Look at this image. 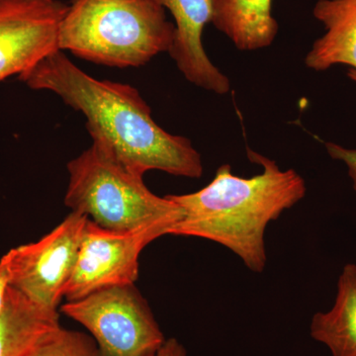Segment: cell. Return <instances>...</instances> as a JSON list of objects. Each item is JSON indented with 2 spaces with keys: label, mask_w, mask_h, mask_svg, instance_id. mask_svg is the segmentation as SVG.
Returning a JSON list of instances; mask_svg holds the SVG:
<instances>
[{
  "label": "cell",
  "mask_w": 356,
  "mask_h": 356,
  "mask_svg": "<svg viewBox=\"0 0 356 356\" xmlns=\"http://www.w3.org/2000/svg\"><path fill=\"white\" fill-rule=\"evenodd\" d=\"M18 79L34 90L55 93L81 112L92 140L133 172L144 175L149 170H161L175 177H202L197 149L186 138L166 132L154 122L151 107L137 88L89 76L63 51L50 54Z\"/></svg>",
  "instance_id": "6da1fadb"
},
{
  "label": "cell",
  "mask_w": 356,
  "mask_h": 356,
  "mask_svg": "<svg viewBox=\"0 0 356 356\" xmlns=\"http://www.w3.org/2000/svg\"><path fill=\"white\" fill-rule=\"evenodd\" d=\"M252 163L262 172L236 177L222 165L200 191L168 195L182 210V219L170 235L205 238L232 250L254 273L266 268L264 235L269 222L305 197L304 178L292 168L282 170L275 161L248 149Z\"/></svg>",
  "instance_id": "7a4b0ae2"
},
{
  "label": "cell",
  "mask_w": 356,
  "mask_h": 356,
  "mask_svg": "<svg viewBox=\"0 0 356 356\" xmlns=\"http://www.w3.org/2000/svg\"><path fill=\"white\" fill-rule=\"evenodd\" d=\"M175 26L152 0H72L58 48L95 64L138 67L170 51Z\"/></svg>",
  "instance_id": "3957f363"
},
{
  "label": "cell",
  "mask_w": 356,
  "mask_h": 356,
  "mask_svg": "<svg viewBox=\"0 0 356 356\" xmlns=\"http://www.w3.org/2000/svg\"><path fill=\"white\" fill-rule=\"evenodd\" d=\"M65 204L111 231H130L156 222H177L182 210L168 195H156L144 175L121 163L103 145H92L67 163Z\"/></svg>",
  "instance_id": "277c9868"
},
{
  "label": "cell",
  "mask_w": 356,
  "mask_h": 356,
  "mask_svg": "<svg viewBox=\"0 0 356 356\" xmlns=\"http://www.w3.org/2000/svg\"><path fill=\"white\" fill-rule=\"evenodd\" d=\"M60 311L90 332L100 356H154L165 341L135 284L98 290Z\"/></svg>",
  "instance_id": "5b68a950"
},
{
  "label": "cell",
  "mask_w": 356,
  "mask_h": 356,
  "mask_svg": "<svg viewBox=\"0 0 356 356\" xmlns=\"http://www.w3.org/2000/svg\"><path fill=\"white\" fill-rule=\"evenodd\" d=\"M175 224L161 221L130 231H111L88 219L64 298L74 301L105 288L135 284L140 252L156 238L170 235Z\"/></svg>",
  "instance_id": "8992f818"
},
{
  "label": "cell",
  "mask_w": 356,
  "mask_h": 356,
  "mask_svg": "<svg viewBox=\"0 0 356 356\" xmlns=\"http://www.w3.org/2000/svg\"><path fill=\"white\" fill-rule=\"evenodd\" d=\"M88 217L70 212L38 242L9 250L10 286L44 310L58 312L76 267Z\"/></svg>",
  "instance_id": "52a82bcc"
},
{
  "label": "cell",
  "mask_w": 356,
  "mask_h": 356,
  "mask_svg": "<svg viewBox=\"0 0 356 356\" xmlns=\"http://www.w3.org/2000/svg\"><path fill=\"white\" fill-rule=\"evenodd\" d=\"M67 9L60 0H0V83L60 51Z\"/></svg>",
  "instance_id": "ba28073f"
},
{
  "label": "cell",
  "mask_w": 356,
  "mask_h": 356,
  "mask_svg": "<svg viewBox=\"0 0 356 356\" xmlns=\"http://www.w3.org/2000/svg\"><path fill=\"white\" fill-rule=\"evenodd\" d=\"M152 1L168 9L175 19V37L168 53L185 79L205 90L227 95L231 90V81L211 62L202 43L204 29L212 24L214 0Z\"/></svg>",
  "instance_id": "9c48e42d"
},
{
  "label": "cell",
  "mask_w": 356,
  "mask_h": 356,
  "mask_svg": "<svg viewBox=\"0 0 356 356\" xmlns=\"http://www.w3.org/2000/svg\"><path fill=\"white\" fill-rule=\"evenodd\" d=\"M60 327L58 312L44 310L9 285L0 313V356H36Z\"/></svg>",
  "instance_id": "30bf717a"
},
{
  "label": "cell",
  "mask_w": 356,
  "mask_h": 356,
  "mask_svg": "<svg viewBox=\"0 0 356 356\" xmlns=\"http://www.w3.org/2000/svg\"><path fill=\"white\" fill-rule=\"evenodd\" d=\"M313 15L325 33L307 54L306 67L325 72L346 65L356 72V0H318Z\"/></svg>",
  "instance_id": "8fae6325"
},
{
  "label": "cell",
  "mask_w": 356,
  "mask_h": 356,
  "mask_svg": "<svg viewBox=\"0 0 356 356\" xmlns=\"http://www.w3.org/2000/svg\"><path fill=\"white\" fill-rule=\"evenodd\" d=\"M212 24L243 51L271 46L280 30L273 0H214Z\"/></svg>",
  "instance_id": "7c38bea8"
},
{
  "label": "cell",
  "mask_w": 356,
  "mask_h": 356,
  "mask_svg": "<svg viewBox=\"0 0 356 356\" xmlns=\"http://www.w3.org/2000/svg\"><path fill=\"white\" fill-rule=\"evenodd\" d=\"M310 334L325 344L332 356H356V266L343 267L334 305L329 312L315 314Z\"/></svg>",
  "instance_id": "4fadbf2b"
},
{
  "label": "cell",
  "mask_w": 356,
  "mask_h": 356,
  "mask_svg": "<svg viewBox=\"0 0 356 356\" xmlns=\"http://www.w3.org/2000/svg\"><path fill=\"white\" fill-rule=\"evenodd\" d=\"M36 356H100L92 337L60 327L40 348Z\"/></svg>",
  "instance_id": "5bb4252c"
},
{
  "label": "cell",
  "mask_w": 356,
  "mask_h": 356,
  "mask_svg": "<svg viewBox=\"0 0 356 356\" xmlns=\"http://www.w3.org/2000/svg\"><path fill=\"white\" fill-rule=\"evenodd\" d=\"M350 76L356 81V72L351 70ZM327 154L332 159L343 161L348 170V175L353 180V189L356 193V149H346L341 145L334 143L327 142L325 144Z\"/></svg>",
  "instance_id": "9a60e30c"
},
{
  "label": "cell",
  "mask_w": 356,
  "mask_h": 356,
  "mask_svg": "<svg viewBox=\"0 0 356 356\" xmlns=\"http://www.w3.org/2000/svg\"><path fill=\"white\" fill-rule=\"evenodd\" d=\"M10 257L8 252L0 259V313L4 305L7 289L10 285Z\"/></svg>",
  "instance_id": "2e32d148"
},
{
  "label": "cell",
  "mask_w": 356,
  "mask_h": 356,
  "mask_svg": "<svg viewBox=\"0 0 356 356\" xmlns=\"http://www.w3.org/2000/svg\"><path fill=\"white\" fill-rule=\"evenodd\" d=\"M154 356H187V353L177 339H168Z\"/></svg>",
  "instance_id": "e0dca14e"
}]
</instances>
